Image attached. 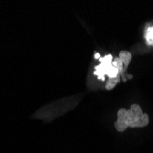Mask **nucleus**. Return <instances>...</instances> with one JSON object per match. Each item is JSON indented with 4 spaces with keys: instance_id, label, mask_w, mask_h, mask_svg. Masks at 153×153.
<instances>
[{
    "instance_id": "nucleus-1",
    "label": "nucleus",
    "mask_w": 153,
    "mask_h": 153,
    "mask_svg": "<svg viewBox=\"0 0 153 153\" xmlns=\"http://www.w3.org/2000/svg\"><path fill=\"white\" fill-rule=\"evenodd\" d=\"M149 118L148 114L143 113L141 107L137 105H131L128 110L120 108L117 112V119L115 122V128L118 132H123L128 128H144L148 126Z\"/></svg>"
},
{
    "instance_id": "nucleus-2",
    "label": "nucleus",
    "mask_w": 153,
    "mask_h": 153,
    "mask_svg": "<svg viewBox=\"0 0 153 153\" xmlns=\"http://www.w3.org/2000/svg\"><path fill=\"white\" fill-rule=\"evenodd\" d=\"M100 64L94 67V74L97 76L99 80L105 81V75L108 76V78H116L120 75L119 71L113 65V56L112 54H106L105 57H101L99 59Z\"/></svg>"
},
{
    "instance_id": "nucleus-3",
    "label": "nucleus",
    "mask_w": 153,
    "mask_h": 153,
    "mask_svg": "<svg viewBox=\"0 0 153 153\" xmlns=\"http://www.w3.org/2000/svg\"><path fill=\"white\" fill-rule=\"evenodd\" d=\"M118 58L121 60V62H123V65H124V69H123V72H124V74L126 75V72H127V69L132 60V54L131 52L128 51H121L119 52V55H118ZM127 76V75H126Z\"/></svg>"
},
{
    "instance_id": "nucleus-4",
    "label": "nucleus",
    "mask_w": 153,
    "mask_h": 153,
    "mask_svg": "<svg viewBox=\"0 0 153 153\" xmlns=\"http://www.w3.org/2000/svg\"><path fill=\"white\" fill-rule=\"evenodd\" d=\"M145 40L149 46H153V26H149L146 29Z\"/></svg>"
},
{
    "instance_id": "nucleus-5",
    "label": "nucleus",
    "mask_w": 153,
    "mask_h": 153,
    "mask_svg": "<svg viewBox=\"0 0 153 153\" xmlns=\"http://www.w3.org/2000/svg\"><path fill=\"white\" fill-rule=\"evenodd\" d=\"M119 81H120V75H118L116 78H110L108 80V82H106V85H105V89L108 90V91L114 89L116 87V85L119 82Z\"/></svg>"
},
{
    "instance_id": "nucleus-6",
    "label": "nucleus",
    "mask_w": 153,
    "mask_h": 153,
    "mask_svg": "<svg viewBox=\"0 0 153 153\" xmlns=\"http://www.w3.org/2000/svg\"><path fill=\"white\" fill-rule=\"evenodd\" d=\"M94 58L95 59H100L101 57H100V54L98 53V52H96L95 54H94Z\"/></svg>"
}]
</instances>
